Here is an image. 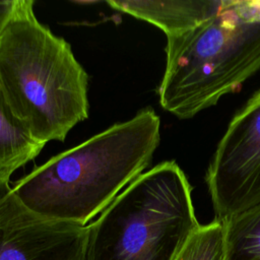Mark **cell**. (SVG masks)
Here are the masks:
<instances>
[{
    "mask_svg": "<svg viewBox=\"0 0 260 260\" xmlns=\"http://www.w3.org/2000/svg\"><path fill=\"white\" fill-rule=\"evenodd\" d=\"M160 120L145 108L84 142L51 157L10 184L34 213L86 226L149 167Z\"/></svg>",
    "mask_w": 260,
    "mask_h": 260,
    "instance_id": "cell-1",
    "label": "cell"
},
{
    "mask_svg": "<svg viewBox=\"0 0 260 260\" xmlns=\"http://www.w3.org/2000/svg\"><path fill=\"white\" fill-rule=\"evenodd\" d=\"M35 2L18 0L0 37V88L40 141H64L88 117V76L71 46L41 23Z\"/></svg>",
    "mask_w": 260,
    "mask_h": 260,
    "instance_id": "cell-2",
    "label": "cell"
},
{
    "mask_svg": "<svg viewBox=\"0 0 260 260\" xmlns=\"http://www.w3.org/2000/svg\"><path fill=\"white\" fill-rule=\"evenodd\" d=\"M198 225L192 187L179 165L166 160L86 225L83 260H173Z\"/></svg>",
    "mask_w": 260,
    "mask_h": 260,
    "instance_id": "cell-3",
    "label": "cell"
},
{
    "mask_svg": "<svg viewBox=\"0 0 260 260\" xmlns=\"http://www.w3.org/2000/svg\"><path fill=\"white\" fill-rule=\"evenodd\" d=\"M259 70L260 22L243 20L232 0H222L221 9L208 20L167 37L159 104L176 117L190 119Z\"/></svg>",
    "mask_w": 260,
    "mask_h": 260,
    "instance_id": "cell-4",
    "label": "cell"
},
{
    "mask_svg": "<svg viewBox=\"0 0 260 260\" xmlns=\"http://www.w3.org/2000/svg\"><path fill=\"white\" fill-rule=\"evenodd\" d=\"M205 182L219 220L260 207V89L231 120Z\"/></svg>",
    "mask_w": 260,
    "mask_h": 260,
    "instance_id": "cell-5",
    "label": "cell"
},
{
    "mask_svg": "<svg viewBox=\"0 0 260 260\" xmlns=\"http://www.w3.org/2000/svg\"><path fill=\"white\" fill-rule=\"evenodd\" d=\"M86 226L42 217L0 181V260H83Z\"/></svg>",
    "mask_w": 260,
    "mask_h": 260,
    "instance_id": "cell-6",
    "label": "cell"
},
{
    "mask_svg": "<svg viewBox=\"0 0 260 260\" xmlns=\"http://www.w3.org/2000/svg\"><path fill=\"white\" fill-rule=\"evenodd\" d=\"M110 7L159 27L166 36L190 30L215 15L222 0H110Z\"/></svg>",
    "mask_w": 260,
    "mask_h": 260,
    "instance_id": "cell-7",
    "label": "cell"
},
{
    "mask_svg": "<svg viewBox=\"0 0 260 260\" xmlns=\"http://www.w3.org/2000/svg\"><path fill=\"white\" fill-rule=\"evenodd\" d=\"M45 145L13 114L0 88V181L9 182L11 175L34 160Z\"/></svg>",
    "mask_w": 260,
    "mask_h": 260,
    "instance_id": "cell-8",
    "label": "cell"
},
{
    "mask_svg": "<svg viewBox=\"0 0 260 260\" xmlns=\"http://www.w3.org/2000/svg\"><path fill=\"white\" fill-rule=\"evenodd\" d=\"M223 222L225 260H260V207Z\"/></svg>",
    "mask_w": 260,
    "mask_h": 260,
    "instance_id": "cell-9",
    "label": "cell"
},
{
    "mask_svg": "<svg viewBox=\"0 0 260 260\" xmlns=\"http://www.w3.org/2000/svg\"><path fill=\"white\" fill-rule=\"evenodd\" d=\"M226 237L222 220L214 218L195 228L173 260H225Z\"/></svg>",
    "mask_w": 260,
    "mask_h": 260,
    "instance_id": "cell-10",
    "label": "cell"
},
{
    "mask_svg": "<svg viewBox=\"0 0 260 260\" xmlns=\"http://www.w3.org/2000/svg\"><path fill=\"white\" fill-rule=\"evenodd\" d=\"M232 7L243 20L260 22V0H232Z\"/></svg>",
    "mask_w": 260,
    "mask_h": 260,
    "instance_id": "cell-11",
    "label": "cell"
},
{
    "mask_svg": "<svg viewBox=\"0 0 260 260\" xmlns=\"http://www.w3.org/2000/svg\"><path fill=\"white\" fill-rule=\"evenodd\" d=\"M18 0H4L0 1V37L10 20L15 8L17 6Z\"/></svg>",
    "mask_w": 260,
    "mask_h": 260,
    "instance_id": "cell-12",
    "label": "cell"
}]
</instances>
